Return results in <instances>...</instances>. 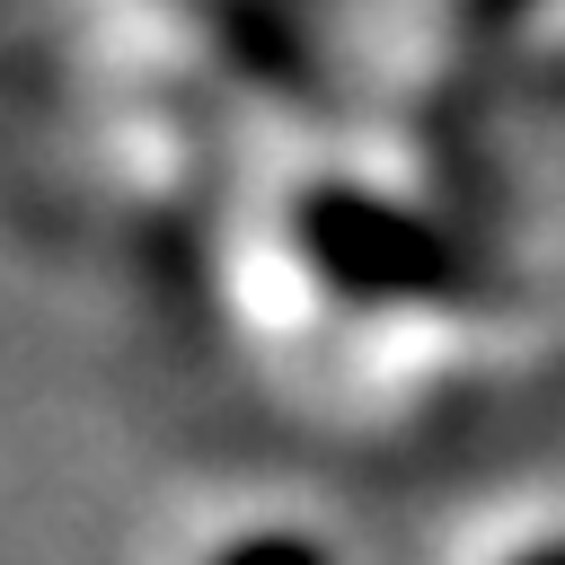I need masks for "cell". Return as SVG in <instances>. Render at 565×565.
<instances>
[{
	"label": "cell",
	"mask_w": 565,
	"mask_h": 565,
	"mask_svg": "<svg viewBox=\"0 0 565 565\" xmlns=\"http://www.w3.org/2000/svg\"><path fill=\"white\" fill-rule=\"evenodd\" d=\"M300 238L344 291H371V300H415V291L433 300V291L468 282V265L441 230H424V221H406L371 194H318L300 212Z\"/></svg>",
	"instance_id": "6da1fadb"
},
{
	"label": "cell",
	"mask_w": 565,
	"mask_h": 565,
	"mask_svg": "<svg viewBox=\"0 0 565 565\" xmlns=\"http://www.w3.org/2000/svg\"><path fill=\"white\" fill-rule=\"evenodd\" d=\"M221 565H327L309 539H247V547H230Z\"/></svg>",
	"instance_id": "7a4b0ae2"
},
{
	"label": "cell",
	"mask_w": 565,
	"mask_h": 565,
	"mask_svg": "<svg viewBox=\"0 0 565 565\" xmlns=\"http://www.w3.org/2000/svg\"><path fill=\"white\" fill-rule=\"evenodd\" d=\"M512 9H530V0H468V18H477V26H503Z\"/></svg>",
	"instance_id": "3957f363"
},
{
	"label": "cell",
	"mask_w": 565,
	"mask_h": 565,
	"mask_svg": "<svg viewBox=\"0 0 565 565\" xmlns=\"http://www.w3.org/2000/svg\"><path fill=\"white\" fill-rule=\"evenodd\" d=\"M530 565H565V547H547V556H530Z\"/></svg>",
	"instance_id": "277c9868"
}]
</instances>
